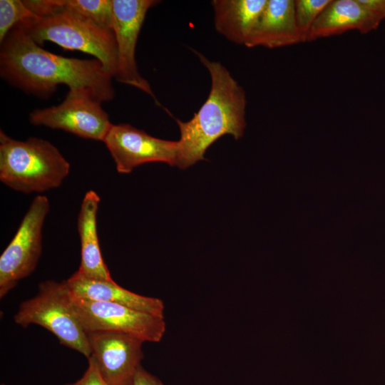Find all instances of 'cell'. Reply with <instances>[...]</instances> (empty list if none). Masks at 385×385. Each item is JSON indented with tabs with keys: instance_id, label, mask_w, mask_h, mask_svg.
Returning a JSON list of instances; mask_svg holds the SVG:
<instances>
[{
	"instance_id": "cell-1",
	"label": "cell",
	"mask_w": 385,
	"mask_h": 385,
	"mask_svg": "<svg viewBox=\"0 0 385 385\" xmlns=\"http://www.w3.org/2000/svg\"><path fill=\"white\" fill-rule=\"evenodd\" d=\"M0 74L24 91L48 97L58 85L87 88L101 102L114 97L113 76L96 58L61 56L43 49L21 28L15 26L1 43Z\"/></svg>"
},
{
	"instance_id": "cell-2",
	"label": "cell",
	"mask_w": 385,
	"mask_h": 385,
	"mask_svg": "<svg viewBox=\"0 0 385 385\" xmlns=\"http://www.w3.org/2000/svg\"><path fill=\"white\" fill-rule=\"evenodd\" d=\"M192 51L207 69L211 87L206 101L190 120L175 119L180 133L177 164L180 169L204 160L207 149L222 136L240 139L246 127L244 88L221 63Z\"/></svg>"
},
{
	"instance_id": "cell-3",
	"label": "cell",
	"mask_w": 385,
	"mask_h": 385,
	"mask_svg": "<svg viewBox=\"0 0 385 385\" xmlns=\"http://www.w3.org/2000/svg\"><path fill=\"white\" fill-rule=\"evenodd\" d=\"M70 164L49 141L11 138L0 130V180L24 193H41L61 185Z\"/></svg>"
},
{
	"instance_id": "cell-4",
	"label": "cell",
	"mask_w": 385,
	"mask_h": 385,
	"mask_svg": "<svg viewBox=\"0 0 385 385\" xmlns=\"http://www.w3.org/2000/svg\"><path fill=\"white\" fill-rule=\"evenodd\" d=\"M18 26L41 46L49 41L64 50L79 51L94 56L114 78L117 50L111 29L66 10L38 16Z\"/></svg>"
},
{
	"instance_id": "cell-5",
	"label": "cell",
	"mask_w": 385,
	"mask_h": 385,
	"mask_svg": "<svg viewBox=\"0 0 385 385\" xmlns=\"http://www.w3.org/2000/svg\"><path fill=\"white\" fill-rule=\"evenodd\" d=\"M14 320L23 327L41 326L53 334L62 345L87 359L91 356L87 332L73 312L71 294L64 281L41 282L37 294L20 304Z\"/></svg>"
},
{
	"instance_id": "cell-6",
	"label": "cell",
	"mask_w": 385,
	"mask_h": 385,
	"mask_svg": "<svg viewBox=\"0 0 385 385\" xmlns=\"http://www.w3.org/2000/svg\"><path fill=\"white\" fill-rule=\"evenodd\" d=\"M50 210L45 195L32 200L11 241L0 257V297L36 269L42 252V229Z\"/></svg>"
},
{
	"instance_id": "cell-7",
	"label": "cell",
	"mask_w": 385,
	"mask_h": 385,
	"mask_svg": "<svg viewBox=\"0 0 385 385\" xmlns=\"http://www.w3.org/2000/svg\"><path fill=\"white\" fill-rule=\"evenodd\" d=\"M101 103L87 88L70 89L60 104L31 112L29 120L34 125L103 142L113 123Z\"/></svg>"
},
{
	"instance_id": "cell-8",
	"label": "cell",
	"mask_w": 385,
	"mask_h": 385,
	"mask_svg": "<svg viewBox=\"0 0 385 385\" xmlns=\"http://www.w3.org/2000/svg\"><path fill=\"white\" fill-rule=\"evenodd\" d=\"M71 299L73 312L86 332L125 334L143 342H159L165 332L164 318L115 303L83 299L71 294Z\"/></svg>"
},
{
	"instance_id": "cell-9",
	"label": "cell",
	"mask_w": 385,
	"mask_h": 385,
	"mask_svg": "<svg viewBox=\"0 0 385 385\" xmlns=\"http://www.w3.org/2000/svg\"><path fill=\"white\" fill-rule=\"evenodd\" d=\"M156 0H112V26L117 50V65L114 78L118 82L133 86L158 103L148 81L140 74L135 48L138 36L148 10Z\"/></svg>"
},
{
	"instance_id": "cell-10",
	"label": "cell",
	"mask_w": 385,
	"mask_h": 385,
	"mask_svg": "<svg viewBox=\"0 0 385 385\" xmlns=\"http://www.w3.org/2000/svg\"><path fill=\"white\" fill-rule=\"evenodd\" d=\"M103 143L118 173L128 174L148 163H165L171 166L178 164V140L153 137L128 123L112 124Z\"/></svg>"
},
{
	"instance_id": "cell-11",
	"label": "cell",
	"mask_w": 385,
	"mask_h": 385,
	"mask_svg": "<svg viewBox=\"0 0 385 385\" xmlns=\"http://www.w3.org/2000/svg\"><path fill=\"white\" fill-rule=\"evenodd\" d=\"M91 357L108 385H133L143 359V342L130 335L106 332H87Z\"/></svg>"
},
{
	"instance_id": "cell-12",
	"label": "cell",
	"mask_w": 385,
	"mask_h": 385,
	"mask_svg": "<svg viewBox=\"0 0 385 385\" xmlns=\"http://www.w3.org/2000/svg\"><path fill=\"white\" fill-rule=\"evenodd\" d=\"M64 282L74 297L115 303L164 318L165 305L160 299L134 293L120 287L113 279H91L76 272Z\"/></svg>"
},
{
	"instance_id": "cell-13",
	"label": "cell",
	"mask_w": 385,
	"mask_h": 385,
	"mask_svg": "<svg viewBox=\"0 0 385 385\" xmlns=\"http://www.w3.org/2000/svg\"><path fill=\"white\" fill-rule=\"evenodd\" d=\"M299 43L294 0H267L245 46L276 48Z\"/></svg>"
},
{
	"instance_id": "cell-14",
	"label": "cell",
	"mask_w": 385,
	"mask_h": 385,
	"mask_svg": "<svg viewBox=\"0 0 385 385\" xmlns=\"http://www.w3.org/2000/svg\"><path fill=\"white\" fill-rule=\"evenodd\" d=\"M380 23L359 0H332L312 25L307 42L351 30L367 34L377 29Z\"/></svg>"
},
{
	"instance_id": "cell-15",
	"label": "cell",
	"mask_w": 385,
	"mask_h": 385,
	"mask_svg": "<svg viewBox=\"0 0 385 385\" xmlns=\"http://www.w3.org/2000/svg\"><path fill=\"white\" fill-rule=\"evenodd\" d=\"M101 202L93 190L85 194L77 218V228L81 241V264L76 271L91 279L113 280L102 257L97 232V212Z\"/></svg>"
},
{
	"instance_id": "cell-16",
	"label": "cell",
	"mask_w": 385,
	"mask_h": 385,
	"mask_svg": "<svg viewBox=\"0 0 385 385\" xmlns=\"http://www.w3.org/2000/svg\"><path fill=\"white\" fill-rule=\"evenodd\" d=\"M267 0H213L216 31L238 45L245 46Z\"/></svg>"
},
{
	"instance_id": "cell-17",
	"label": "cell",
	"mask_w": 385,
	"mask_h": 385,
	"mask_svg": "<svg viewBox=\"0 0 385 385\" xmlns=\"http://www.w3.org/2000/svg\"><path fill=\"white\" fill-rule=\"evenodd\" d=\"M61 10L74 13L111 29L112 0H61Z\"/></svg>"
},
{
	"instance_id": "cell-18",
	"label": "cell",
	"mask_w": 385,
	"mask_h": 385,
	"mask_svg": "<svg viewBox=\"0 0 385 385\" xmlns=\"http://www.w3.org/2000/svg\"><path fill=\"white\" fill-rule=\"evenodd\" d=\"M38 17L21 0L0 1V43L16 26Z\"/></svg>"
},
{
	"instance_id": "cell-19",
	"label": "cell",
	"mask_w": 385,
	"mask_h": 385,
	"mask_svg": "<svg viewBox=\"0 0 385 385\" xmlns=\"http://www.w3.org/2000/svg\"><path fill=\"white\" fill-rule=\"evenodd\" d=\"M332 0H294V16L302 43L307 42L310 29Z\"/></svg>"
},
{
	"instance_id": "cell-20",
	"label": "cell",
	"mask_w": 385,
	"mask_h": 385,
	"mask_svg": "<svg viewBox=\"0 0 385 385\" xmlns=\"http://www.w3.org/2000/svg\"><path fill=\"white\" fill-rule=\"evenodd\" d=\"M88 366L82 377L78 379L80 385H108L102 377L94 360L88 359Z\"/></svg>"
},
{
	"instance_id": "cell-21",
	"label": "cell",
	"mask_w": 385,
	"mask_h": 385,
	"mask_svg": "<svg viewBox=\"0 0 385 385\" xmlns=\"http://www.w3.org/2000/svg\"><path fill=\"white\" fill-rule=\"evenodd\" d=\"M133 385H164V384L140 366L135 374Z\"/></svg>"
},
{
	"instance_id": "cell-22",
	"label": "cell",
	"mask_w": 385,
	"mask_h": 385,
	"mask_svg": "<svg viewBox=\"0 0 385 385\" xmlns=\"http://www.w3.org/2000/svg\"><path fill=\"white\" fill-rule=\"evenodd\" d=\"M381 21L385 19V0H359Z\"/></svg>"
},
{
	"instance_id": "cell-23",
	"label": "cell",
	"mask_w": 385,
	"mask_h": 385,
	"mask_svg": "<svg viewBox=\"0 0 385 385\" xmlns=\"http://www.w3.org/2000/svg\"><path fill=\"white\" fill-rule=\"evenodd\" d=\"M65 385H80V382H79V380L75 381L74 383H70V384H65Z\"/></svg>"
},
{
	"instance_id": "cell-24",
	"label": "cell",
	"mask_w": 385,
	"mask_h": 385,
	"mask_svg": "<svg viewBox=\"0 0 385 385\" xmlns=\"http://www.w3.org/2000/svg\"><path fill=\"white\" fill-rule=\"evenodd\" d=\"M1 385H5L4 384H1Z\"/></svg>"
}]
</instances>
